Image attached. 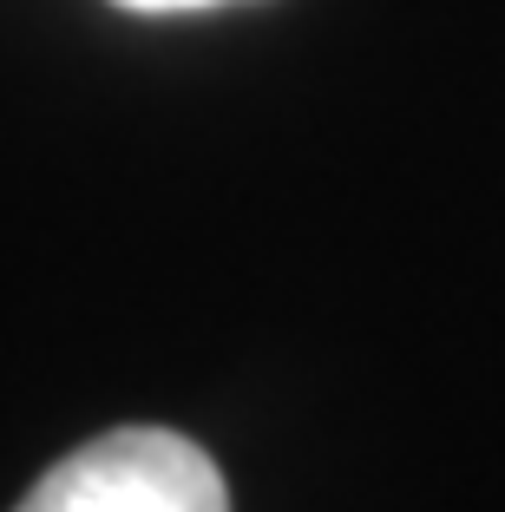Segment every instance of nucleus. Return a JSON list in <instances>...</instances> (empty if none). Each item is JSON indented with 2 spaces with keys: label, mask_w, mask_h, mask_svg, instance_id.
<instances>
[{
  "label": "nucleus",
  "mask_w": 505,
  "mask_h": 512,
  "mask_svg": "<svg viewBox=\"0 0 505 512\" xmlns=\"http://www.w3.org/2000/svg\"><path fill=\"white\" fill-rule=\"evenodd\" d=\"M132 14H191V7H217V0H119Z\"/></svg>",
  "instance_id": "nucleus-2"
},
{
  "label": "nucleus",
  "mask_w": 505,
  "mask_h": 512,
  "mask_svg": "<svg viewBox=\"0 0 505 512\" xmlns=\"http://www.w3.org/2000/svg\"><path fill=\"white\" fill-rule=\"evenodd\" d=\"M14 512H230L223 473L171 427H119L46 467Z\"/></svg>",
  "instance_id": "nucleus-1"
}]
</instances>
